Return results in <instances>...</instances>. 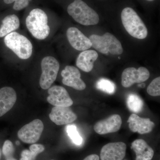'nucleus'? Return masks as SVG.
<instances>
[{
	"mask_svg": "<svg viewBox=\"0 0 160 160\" xmlns=\"http://www.w3.org/2000/svg\"><path fill=\"white\" fill-rule=\"evenodd\" d=\"M150 73L144 67L138 69L129 67L123 71L122 75V85L125 88H129L135 83H143L149 79Z\"/></svg>",
	"mask_w": 160,
	"mask_h": 160,
	"instance_id": "nucleus-8",
	"label": "nucleus"
},
{
	"mask_svg": "<svg viewBox=\"0 0 160 160\" xmlns=\"http://www.w3.org/2000/svg\"><path fill=\"white\" fill-rule=\"evenodd\" d=\"M127 122L129 123V129L132 132L141 134L149 133L155 126L154 123L150 119L140 117L135 113L129 116Z\"/></svg>",
	"mask_w": 160,
	"mask_h": 160,
	"instance_id": "nucleus-15",
	"label": "nucleus"
},
{
	"mask_svg": "<svg viewBox=\"0 0 160 160\" xmlns=\"http://www.w3.org/2000/svg\"><path fill=\"white\" fill-rule=\"evenodd\" d=\"M17 98L16 92L12 87H4L0 89V117L12 108Z\"/></svg>",
	"mask_w": 160,
	"mask_h": 160,
	"instance_id": "nucleus-16",
	"label": "nucleus"
},
{
	"mask_svg": "<svg viewBox=\"0 0 160 160\" xmlns=\"http://www.w3.org/2000/svg\"></svg>",
	"mask_w": 160,
	"mask_h": 160,
	"instance_id": "nucleus-34",
	"label": "nucleus"
},
{
	"mask_svg": "<svg viewBox=\"0 0 160 160\" xmlns=\"http://www.w3.org/2000/svg\"><path fill=\"white\" fill-rule=\"evenodd\" d=\"M4 4L7 6L12 5L14 11H18L26 9L34 2L35 0H2Z\"/></svg>",
	"mask_w": 160,
	"mask_h": 160,
	"instance_id": "nucleus-22",
	"label": "nucleus"
},
{
	"mask_svg": "<svg viewBox=\"0 0 160 160\" xmlns=\"http://www.w3.org/2000/svg\"><path fill=\"white\" fill-rule=\"evenodd\" d=\"M68 14L84 26L96 25L99 22L98 13L85 0H70L66 6Z\"/></svg>",
	"mask_w": 160,
	"mask_h": 160,
	"instance_id": "nucleus-1",
	"label": "nucleus"
},
{
	"mask_svg": "<svg viewBox=\"0 0 160 160\" xmlns=\"http://www.w3.org/2000/svg\"><path fill=\"white\" fill-rule=\"evenodd\" d=\"M49 95L47 101L51 105L57 107H70L73 102L68 92L62 86H54L48 89Z\"/></svg>",
	"mask_w": 160,
	"mask_h": 160,
	"instance_id": "nucleus-9",
	"label": "nucleus"
},
{
	"mask_svg": "<svg viewBox=\"0 0 160 160\" xmlns=\"http://www.w3.org/2000/svg\"><path fill=\"white\" fill-rule=\"evenodd\" d=\"M99 157L98 155L92 154L86 157L83 160H99Z\"/></svg>",
	"mask_w": 160,
	"mask_h": 160,
	"instance_id": "nucleus-28",
	"label": "nucleus"
},
{
	"mask_svg": "<svg viewBox=\"0 0 160 160\" xmlns=\"http://www.w3.org/2000/svg\"><path fill=\"white\" fill-rule=\"evenodd\" d=\"M6 160H17L15 158H13V157L9 158H8L6 159Z\"/></svg>",
	"mask_w": 160,
	"mask_h": 160,
	"instance_id": "nucleus-29",
	"label": "nucleus"
},
{
	"mask_svg": "<svg viewBox=\"0 0 160 160\" xmlns=\"http://www.w3.org/2000/svg\"><path fill=\"white\" fill-rule=\"evenodd\" d=\"M118 59H121V58H120V57H118Z\"/></svg>",
	"mask_w": 160,
	"mask_h": 160,
	"instance_id": "nucleus-32",
	"label": "nucleus"
},
{
	"mask_svg": "<svg viewBox=\"0 0 160 160\" xmlns=\"http://www.w3.org/2000/svg\"><path fill=\"white\" fill-rule=\"evenodd\" d=\"M38 154L28 149H25L21 153L20 160H35Z\"/></svg>",
	"mask_w": 160,
	"mask_h": 160,
	"instance_id": "nucleus-26",
	"label": "nucleus"
},
{
	"mask_svg": "<svg viewBox=\"0 0 160 160\" xmlns=\"http://www.w3.org/2000/svg\"><path fill=\"white\" fill-rule=\"evenodd\" d=\"M127 146L123 142L106 144L100 152L101 160H123L126 156Z\"/></svg>",
	"mask_w": 160,
	"mask_h": 160,
	"instance_id": "nucleus-11",
	"label": "nucleus"
},
{
	"mask_svg": "<svg viewBox=\"0 0 160 160\" xmlns=\"http://www.w3.org/2000/svg\"><path fill=\"white\" fill-rule=\"evenodd\" d=\"M4 42L6 47L21 59H28L32 55L33 46L31 42L17 32H13L6 36Z\"/></svg>",
	"mask_w": 160,
	"mask_h": 160,
	"instance_id": "nucleus-4",
	"label": "nucleus"
},
{
	"mask_svg": "<svg viewBox=\"0 0 160 160\" xmlns=\"http://www.w3.org/2000/svg\"><path fill=\"white\" fill-rule=\"evenodd\" d=\"M160 77L154 79L147 89L148 94L151 96L157 97L160 95Z\"/></svg>",
	"mask_w": 160,
	"mask_h": 160,
	"instance_id": "nucleus-24",
	"label": "nucleus"
},
{
	"mask_svg": "<svg viewBox=\"0 0 160 160\" xmlns=\"http://www.w3.org/2000/svg\"><path fill=\"white\" fill-rule=\"evenodd\" d=\"M44 127V124L41 120H33L23 126L19 130L18 132V137L23 142L33 144L39 140Z\"/></svg>",
	"mask_w": 160,
	"mask_h": 160,
	"instance_id": "nucleus-7",
	"label": "nucleus"
},
{
	"mask_svg": "<svg viewBox=\"0 0 160 160\" xmlns=\"http://www.w3.org/2000/svg\"><path fill=\"white\" fill-rule=\"evenodd\" d=\"M15 152V149L13 144L9 140H6L3 144L2 147L3 154L6 159L13 157Z\"/></svg>",
	"mask_w": 160,
	"mask_h": 160,
	"instance_id": "nucleus-25",
	"label": "nucleus"
},
{
	"mask_svg": "<svg viewBox=\"0 0 160 160\" xmlns=\"http://www.w3.org/2000/svg\"><path fill=\"white\" fill-rule=\"evenodd\" d=\"M20 20L16 14L7 15L2 21L0 27V38H3L13 32L20 27Z\"/></svg>",
	"mask_w": 160,
	"mask_h": 160,
	"instance_id": "nucleus-19",
	"label": "nucleus"
},
{
	"mask_svg": "<svg viewBox=\"0 0 160 160\" xmlns=\"http://www.w3.org/2000/svg\"><path fill=\"white\" fill-rule=\"evenodd\" d=\"M29 150L34 152L38 155L45 150V147L41 144H34L30 146L29 147Z\"/></svg>",
	"mask_w": 160,
	"mask_h": 160,
	"instance_id": "nucleus-27",
	"label": "nucleus"
},
{
	"mask_svg": "<svg viewBox=\"0 0 160 160\" xmlns=\"http://www.w3.org/2000/svg\"><path fill=\"white\" fill-rule=\"evenodd\" d=\"M66 36L70 45L78 51H85L90 49L92 46L89 38L76 27L68 28Z\"/></svg>",
	"mask_w": 160,
	"mask_h": 160,
	"instance_id": "nucleus-13",
	"label": "nucleus"
},
{
	"mask_svg": "<svg viewBox=\"0 0 160 160\" xmlns=\"http://www.w3.org/2000/svg\"></svg>",
	"mask_w": 160,
	"mask_h": 160,
	"instance_id": "nucleus-33",
	"label": "nucleus"
},
{
	"mask_svg": "<svg viewBox=\"0 0 160 160\" xmlns=\"http://www.w3.org/2000/svg\"><path fill=\"white\" fill-rule=\"evenodd\" d=\"M95 49L102 54L121 55L123 53L122 44L113 35L106 32L103 36L92 34L89 38Z\"/></svg>",
	"mask_w": 160,
	"mask_h": 160,
	"instance_id": "nucleus-5",
	"label": "nucleus"
},
{
	"mask_svg": "<svg viewBox=\"0 0 160 160\" xmlns=\"http://www.w3.org/2000/svg\"><path fill=\"white\" fill-rule=\"evenodd\" d=\"M122 123V119L119 115H112L107 118L101 120L96 123L94 130L100 135L113 133L119 130Z\"/></svg>",
	"mask_w": 160,
	"mask_h": 160,
	"instance_id": "nucleus-12",
	"label": "nucleus"
},
{
	"mask_svg": "<svg viewBox=\"0 0 160 160\" xmlns=\"http://www.w3.org/2000/svg\"><path fill=\"white\" fill-rule=\"evenodd\" d=\"M121 20L126 31L132 37L143 39L148 35V30L137 12L132 7H124L121 13Z\"/></svg>",
	"mask_w": 160,
	"mask_h": 160,
	"instance_id": "nucleus-3",
	"label": "nucleus"
},
{
	"mask_svg": "<svg viewBox=\"0 0 160 160\" xmlns=\"http://www.w3.org/2000/svg\"><path fill=\"white\" fill-rule=\"evenodd\" d=\"M66 130L69 137L75 145L80 146L82 143V138L79 133L74 124L68 125L66 127Z\"/></svg>",
	"mask_w": 160,
	"mask_h": 160,
	"instance_id": "nucleus-23",
	"label": "nucleus"
},
{
	"mask_svg": "<svg viewBox=\"0 0 160 160\" xmlns=\"http://www.w3.org/2000/svg\"><path fill=\"white\" fill-rule=\"evenodd\" d=\"M145 1L148 2H154L155 0H145Z\"/></svg>",
	"mask_w": 160,
	"mask_h": 160,
	"instance_id": "nucleus-30",
	"label": "nucleus"
},
{
	"mask_svg": "<svg viewBox=\"0 0 160 160\" xmlns=\"http://www.w3.org/2000/svg\"><path fill=\"white\" fill-rule=\"evenodd\" d=\"M52 122L58 126L68 125L77 119V116L69 107L54 106L49 115Z\"/></svg>",
	"mask_w": 160,
	"mask_h": 160,
	"instance_id": "nucleus-14",
	"label": "nucleus"
},
{
	"mask_svg": "<svg viewBox=\"0 0 160 160\" xmlns=\"http://www.w3.org/2000/svg\"><path fill=\"white\" fill-rule=\"evenodd\" d=\"M97 88L99 90L109 94H113L116 86L113 82L106 78H101L97 82Z\"/></svg>",
	"mask_w": 160,
	"mask_h": 160,
	"instance_id": "nucleus-21",
	"label": "nucleus"
},
{
	"mask_svg": "<svg viewBox=\"0 0 160 160\" xmlns=\"http://www.w3.org/2000/svg\"><path fill=\"white\" fill-rule=\"evenodd\" d=\"M126 104L129 110L134 113H139L144 107L142 99L135 93H130L128 96Z\"/></svg>",
	"mask_w": 160,
	"mask_h": 160,
	"instance_id": "nucleus-20",
	"label": "nucleus"
},
{
	"mask_svg": "<svg viewBox=\"0 0 160 160\" xmlns=\"http://www.w3.org/2000/svg\"><path fill=\"white\" fill-rule=\"evenodd\" d=\"M1 149H0V159H1Z\"/></svg>",
	"mask_w": 160,
	"mask_h": 160,
	"instance_id": "nucleus-31",
	"label": "nucleus"
},
{
	"mask_svg": "<svg viewBox=\"0 0 160 160\" xmlns=\"http://www.w3.org/2000/svg\"><path fill=\"white\" fill-rule=\"evenodd\" d=\"M42 73L40 77V87L43 89H49L56 80L60 69L57 60L52 56L43 58L41 62Z\"/></svg>",
	"mask_w": 160,
	"mask_h": 160,
	"instance_id": "nucleus-6",
	"label": "nucleus"
},
{
	"mask_svg": "<svg viewBox=\"0 0 160 160\" xmlns=\"http://www.w3.org/2000/svg\"><path fill=\"white\" fill-rule=\"evenodd\" d=\"M98 54L93 50H86L82 52L76 60V66L85 72H89L93 68V63L97 59Z\"/></svg>",
	"mask_w": 160,
	"mask_h": 160,
	"instance_id": "nucleus-18",
	"label": "nucleus"
},
{
	"mask_svg": "<svg viewBox=\"0 0 160 160\" xmlns=\"http://www.w3.org/2000/svg\"><path fill=\"white\" fill-rule=\"evenodd\" d=\"M48 20V13L45 9L33 7L26 17V27L33 37L38 40H44L50 33Z\"/></svg>",
	"mask_w": 160,
	"mask_h": 160,
	"instance_id": "nucleus-2",
	"label": "nucleus"
},
{
	"mask_svg": "<svg viewBox=\"0 0 160 160\" xmlns=\"http://www.w3.org/2000/svg\"><path fill=\"white\" fill-rule=\"evenodd\" d=\"M131 148L135 153V160H152L154 156L153 149L142 139L133 141Z\"/></svg>",
	"mask_w": 160,
	"mask_h": 160,
	"instance_id": "nucleus-17",
	"label": "nucleus"
},
{
	"mask_svg": "<svg viewBox=\"0 0 160 160\" xmlns=\"http://www.w3.org/2000/svg\"><path fill=\"white\" fill-rule=\"evenodd\" d=\"M63 78V84L76 90H84L86 88V83L81 79L79 70L73 66H67L61 72Z\"/></svg>",
	"mask_w": 160,
	"mask_h": 160,
	"instance_id": "nucleus-10",
	"label": "nucleus"
}]
</instances>
